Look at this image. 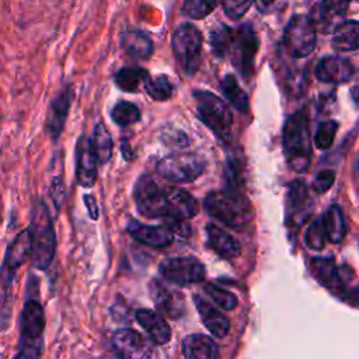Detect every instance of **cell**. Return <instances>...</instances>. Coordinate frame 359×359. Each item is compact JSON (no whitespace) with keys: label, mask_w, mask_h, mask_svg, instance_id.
<instances>
[{"label":"cell","mask_w":359,"mask_h":359,"mask_svg":"<svg viewBox=\"0 0 359 359\" xmlns=\"http://www.w3.org/2000/svg\"><path fill=\"white\" fill-rule=\"evenodd\" d=\"M220 88L226 100L240 112L245 114L248 111V95L238 84V80L234 74H226L220 83Z\"/></svg>","instance_id":"4dcf8cb0"},{"label":"cell","mask_w":359,"mask_h":359,"mask_svg":"<svg viewBox=\"0 0 359 359\" xmlns=\"http://www.w3.org/2000/svg\"><path fill=\"white\" fill-rule=\"evenodd\" d=\"M282 146L287 165L296 172L307 171L313 156V146L306 108L297 109L286 119L282 132Z\"/></svg>","instance_id":"3957f363"},{"label":"cell","mask_w":359,"mask_h":359,"mask_svg":"<svg viewBox=\"0 0 359 359\" xmlns=\"http://www.w3.org/2000/svg\"><path fill=\"white\" fill-rule=\"evenodd\" d=\"M304 243L310 250H314V251H318V250L324 248V245L327 243V236H325V230H324V226H323L321 216L316 217L310 223V226H309V229L306 230V234H304Z\"/></svg>","instance_id":"8d00e7d4"},{"label":"cell","mask_w":359,"mask_h":359,"mask_svg":"<svg viewBox=\"0 0 359 359\" xmlns=\"http://www.w3.org/2000/svg\"><path fill=\"white\" fill-rule=\"evenodd\" d=\"M313 203L307 184L297 178L294 180L286 194V226L289 229V234L296 237L302 224L307 220L311 212Z\"/></svg>","instance_id":"5bb4252c"},{"label":"cell","mask_w":359,"mask_h":359,"mask_svg":"<svg viewBox=\"0 0 359 359\" xmlns=\"http://www.w3.org/2000/svg\"><path fill=\"white\" fill-rule=\"evenodd\" d=\"M73 95H74V91L72 84H65L63 88L49 102V108L45 119V130L53 143L59 140L63 132V128L73 102Z\"/></svg>","instance_id":"9a60e30c"},{"label":"cell","mask_w":359,"mask_h":359,"mask_svg":"<svg viewBox=\"0 0 359 359\" xmlns=\"http://www.w3.org/2000/svg\"><path fill=\"white\" fill-rule=\"evenodd\" d=\"M1 212H3V202H1V198H0V219H1Z\"/></svg>","instance_id":"7dc6e473"},{"label":"cell","mask_w":359,"mask_h":359,"mask_svg":"<svg viewBox=\"0 0 359 359\" xmlns=\"http://www.w3.org/2000/svg\"><path fill=\"white\" fill-rule=\"evenodd\" d=\"M144 88L149 97L154 101H167L174 94V87L170 79L164 74L158 76H147L144 80Z\"/></svg>","instance_id":"d6a6232c"},{"label":"cell","mask_w":359,"mask_h":359,"mask_svg":"<svg viewBox=\"0 0 359 359\" xmlns=\"http://www.w3.org/2000/svg\"><path fill=\"white\" fill-rule=\"evenodd\" d=\"M135 317L153 342L163 345L170 341L171 328L158 313L149 309H139L135 311Z\"/></svg>","instance_id":"cb8c5ba5"},{"label":"cell","mask_w":359,"mask_h":359,"mask_svg":"<svg viewBox=\"0 0 359 359\" xmlns=\"http://www.w3.org/2000/svg\"><path fill=\"white\" fill-rule=\"evenodd\" d=\"M97 158L93 153L90 137L81 136L76 147V181L83 188H91L98 175Z\"/></svg>","instance_id":"e0dca14e"},{"label":"cell","mask_w":359,"mask_h":359,"mask_svg":"<svg viewBox=\"0 0 359 359\" xmlns=\"http://www.w3.org/2000/svg\"><path fill=\"white\" fill-rule=\"evenodd\" d=\"M205 292L223 310H233L237 306L236 294H233L231 292H229L217 285H213V283L206 285Z\"/></svg>","instance_id":"f35d334b"},{"label":"cell","mask_w":359,"mask_h":359,"mask_svg":"<svg viewBox=\"0 0 359 359\" xmlns=\"http://www.w3.org/2000/svg\"><path fill=\"white\" fill-rule=\"evenodd\" d=\"M160 139L164 144L171 147H185L189 142L187 135L182 130L175 129L172 126H165L164 129H161Z\"/></svg>","instance_id":"ab89813d"},{"label":"cell","mask_w":359,"mask_h":359,"mask_svg":"<svg viewBox=\"0 0 359 359\" xmlns=\"http://www.w3.org/2000/svg\"><path fill=\"white\" fill-rule=\"evenodd\" d=\"M158 271L164 279L178 286L202 282L206 276L205 265L194 257H172L160 262Z\"/></svg>","instance_id":"4fadbf2b"},{"label":"cell","mask_w":359,"mask_h":359,"mask_svg":"<svg viewBox=\"0 0 359 359\" xmlns=\"http://www.w3.org/2000/svg\"><path fill=\"white\" fill-rule=\"evenodd\" d=\"M216 7L215 1H206V0H187L182 3L181 13L182 15L192 18V20H202L206 15H209L213 8Z\"/></svg>","instance_id":"74e56055"},{"label":"cell","mask_w":359,"mask_h":359,"mask_svg":"<svg viewBox=\"0 0 359 359\" xmlns=\"http://www.w3.org/2000/svg\"><path fill=\"white\" fill-rule=\"evenodd\" d=\"M323 219V226L325 230L327 241L332 244H338L344 240L345 233H346V226H345V219L341 208L338 205H331L324 215H321Z\"/></svg>","instance_id":"f1b7e54d"},{"label":"cell","mask_w":359,"mask_h":359,"mask_svg":"<svg viewBox=\"0 0 359 359\" xmlns=\"http://www.w3.org/2000/svg\"><path fill=\"white\" fill-rule=\"evenodd\" d=\"M194 98L196 100V114L202 123H205V126H208L217 137L227 140L233 125V114L229 105L216 94L205 90L195 91Z\"/></svg>","instance_id":"52a82bcc"},{"label":"cell","mask_w":359,"mask_h":359,"mask_svg":"<svg viewBox=\"0 0 359 359\" xmlns=\"http://www.w3.org/2000/svg\"><path fill=\"white\" fill-rule=\"evenodd\" d=\"M122 49L137 60H146L153 53V41L147 32L140 29H128L121 36Z\"/></svg>","instance_id":"4316f807"},{"label":"cell","mask_w":359,"mask_h":359,"mask_svg":"<svg viewBox=\"0 0 359 359\" xmlns=\"http://www.w3.org/2000/svg\"><path fill=\"white\" fill-rule=\"evenodd\" d=\"M182 353L187 359H217V344L208 335L191 334L182 341Z\"/></svg>","instance_id":"484cf974"},{"label":"cell","mask_w":359,"mask_h":359,"mask_svg":"<svg viewBox=\"0 0 359 359\" xmlns=\"http://www.w3.org/2000/svg\"><path fill=\"white\" fill-rule=\"evenodd\" d=\"M334 181H335V171L324 170L316 175L311 185L313 191L316 194H324L334 185Z\"/></svg>","instance_id":"7bdbcfd3"},{"label":"cell","mask_w":359,"mask_h":359,"mask_svg":"<svg viewBox=\"0 0 359 359\" xmlns=\"http://www.w3.org/2000/svg\"><path fill=\"white\" fill-rule=\"evenodd\" d=\"M348 3L346 1H321V3H316L313 6L311 14L309 15L314 25H320V28L325 32H328L330 29H335L337 24L335 21H338L341 17H344V14L348 10Z\"/></svg>","instance_id":"d4e9b609"},{"label":"cell","mask_w":359,"mask_h":359,"mask_svg":"<svg viewBox=\"0 0 359 359\" xmlns=\"http://www.w3.org/2000/svg\"><path fill=\"white\" fill-rule=\"evenodd\" d=\"M355 74L353 65L339 56L323 57L316 66V77L321 83L342 84Z\"/></svg>","instance_id":"ac0fdd59"},{"label":"cell","mask_w":359,"mask_h":359,"mask_svg":"<svg viewBox=\"0 0 359 359\" xmlns=\"http://www.w3.org/2000/svg\"><path fill=\"white\" fill-rule=\"evenodd\" d=\"M164 196H165L167 210L170 217L185 222L196 216L199 210V205L188 191L177 187H170L164 189Z\"/></svg>","instance_id":"d6986e66"},{"label":"cell","mask_w":359,"mask_h":359,"mask_svg":"<svg viewBox=\"0 0 359 359\" xmlns=\"http://www.w3.org/2000/svg\"><path fill=\"white\" fill-rule=\"evenodd\" d=\"M126 231L140 244L154 248H164L170 245L174 238L165 226H147L137 220H129Z\"/></svg>","instance_id":"ffe728a7"},{"label":"cell","mask_w":359,"mask_h":359,"mask_svg":"<svg viewBox=\"0 0 359 359\" xmlns=\"http://www.w3.org/2000/svg\"><path fill=\"white\" fill-rule=\"evenodd\" d=\"M112 121L119 126H130L140 119V109L129 101H118L111 111Z\"/></svg>","instance_id":"836d02e7"},{"label":"cell","mask_w":359,"mask_h":359,"mask_svg":"<svg viewBox=\"0 0 359 359\" xmlns=\"http://www.w3.org/2000/svg\"><path fill=\"white\" fill-rule=\"evenodd\" d=\"M133 198L136 202V209L140 215L156 219V217H167V202L164 196V191L154 182V180L149 175H140L133 187Z\"/></svg>","instance_id":"7c38bea8"},{"label":"cell","mask_w":359,"mask_h":359,"mask_svg":"<svg viewBox=\"0 0 359 359\" xmlns=\"http://www.w3.org/2000/svg\"><path fill=\"white\" fill-rule=\"evenodd\" d=\"M84 205L87 208V212H88V216L95 220L98 217V206H97V202L94 199L93 195H84Z\"/></svg>","instance_id":"bcb514c9"},{"label":"cell","mask_w":359,"mask_h":359,"mask_svg":"<svg viewBox=\"0 0 359 359\" xmlns=\"http://www.w3.org/2000/svg\"><path fill=\"white\" fill-rule=\"evenodd\" d=\"M171 48L182 72L192 76L202 63V34L191 22L180 24L171 35Z\"/></svg>","instance_id":"8992f818"},{"label":"cell","mask_w":359,"mask_h":359,"mask_svg":"<svg viewBox=\"0 0 359 359\" xmlns=\"http://www.w3.org/2000/svg\"><path fill=\"white\" fill-rule=\"evenodd\" d=\"M205 210L229 227H244L252 219V209L241 191H212L203 201Z\"/></svg>","instance_id":"277c9868"},{"label":"cell","mask_w":359,"mask_h":359,"mask_svg":"<svg viewBox=\"0 0 359 359\" xmlns=\"http://www.w3.org/2000/svg\"><path fill=\"white\" fill-rule=\"evenodd\" d=\"M310 269L314 278L332 293L341 297H349V293H352L356 297V289L349 287L351 282L353 283L355 280L352 268L346 265L338 266L332 258L316 257L310 261Z\"/></svg>","instance_id":"ba28073f"},{"label":"cell","mask_w":359,"mask_h":359,"mask_svg":"<svg viewBox=\"0 0 359 359\" xmlns=\"http://www.w3.org/2000/svg\"><path fill=\"white\" fill-rule=\"evenodd\" d=\"M39 279L29 272L25 282V299L18 317L20 344H41L45 330V311L38 299Z\"/></svg>","instance_id":"5b68a950"},{"label":"cell","mask_w":359,"mask_h":359,"mask_svg":"<svg viewBox=\"0 0 359 359\" xmlns=\"http://www.w3.org/2000/svg\"><path fill=\"white\" fill-rule=\"evenodd\" d=\"M156 171L171 182H192L205 171V161L196 154L174 153L160 158Z\"/></svg>","instance_id":"30bf717a"},{"label":"cell","mask_w":359,"mask_h":359,"mask_svg":"<svg viewBox=\"0 0 359 359\" xmlns=\"http://www.w3.org/2000/svg\"><path fill=\"white\" fill-rule=\"evenodd\" d=\"M257 50L258 36L251 24H244L237 31H233L227 56H230L231 63L245 79H250L254 73Z\"/></svg>","instance_id":"8fae6325"},{"label":"cell","mask_w":359,"mask_h":359,"mask_svg":"<svg viewBox=\"0 0 359 359\" xmlns=\"http://www.w3.org/2000/svg\"><path fill=\"white\" fill-rule=\"evenodd\" d=\"M49 196L53 202V206H55V210L59 212L60 210V206L65 201V196H66V191H65V182H63V178L60 175H56L52 178L50 181V187H49Z\"/></svg>","instance_id":"60d3db41"},{"label":"cell","mask_w":359,"mask_h":359,"mask_svg":"<svg viewBox=\"0 0 359 359\" xmlns=\"http://www.w3.org/2000/svg\"><path fill=\"white\" fill-rule=\"evenodd\" d=\"M233 29L227 25H219L210 32V48L216 57L224 59L227 57L229 48L231 43Z\"/></svg>","instance_id":"e575fe53"},{"label":"cell","mask_w":359,"mask_h":359,"mask_svg":"<svg viewBox=\"0 0 359 359\" xmlns=\"http://www.w3.org/2000/svg\"><path fill=\"white\" fill-rule=\"evenodd\" d=\"M150 296L160 313L171 318H178L182 314L184 303L182 297L172 290L167 289L160 280L153 279L150 282Z\"/></svg>","instance_id":"44dd1931"},{"label":"cell","mask_w":359,"mask_h":359,"mask_svg":"<svg viewBox=\"0 0 359 359\" xmlns=\"http://www.w3.org/2000/svg\"><path fill=\"white\" fill-rule=\"evenodd\" d=\"M194 303L201 316L202 323L213 337L223 338L224 335H227L230 330V321L220 310L213 307L201 296H194Z\"/></svg>","instance_id":"7402d4cb"},{"label":"cell","mask_w":359,"mask_h":359,"mask_svg":"<svg viewBox=\"0 0 359 359\" xmlns=\"http://www.w3.org/2000/svg\"><path fill=\"white\" fill-rule=\"evenodd\" d=\"M42 352L41 344H18V351L13 359H39Z\"/></svg>","instance_id":"f6af8a7d"},{"label":"cell","mask_w":359,"mask_h":359,"mask_svg":"<svg viewBox=\"0 0 359 359\" xmlns=\"http://www.w3.org/2000/svg\"><path fill=\"white\" fill-rule=\"evenodd\" d=\"M359 22L356 20H348L339 22L332 34V48L338 52H352L358 49Z\"/></svg>","instance_id":"83f0119b"},{"label":"cell","mask_w":359,"mask_h":359,"mask_svg":"<svg viewBox=\"0 0 359 359\" xmlns=\"http://www.w3.org/2000/svg\"><path fill=\"white\" fill-rule=\"evenodd\" d=\"M206 238L210 248L222 258L233 259L241 254L240 243L231 234L213 223L206 226Z\"/></svg>","instance_id":"603a6c76"},{"label":"cell","mask_w":359,"mask_h":359,"mask_svg":"<svg viewBox=\"0 0 359 359\" xmlns=\"http://www.w3.org/2000/svg\"><path fill=\"white\" fill-rule=\"evenodd\" d=\"M252 4H254L252 1H234V0H227V1H223V3H222V7H223L224 14H226L229 18L237 20V18H241Z\"/></svg>","instance_id":"b9f144b4"},{"label":"cell","mask_w":359,"mask_h":359,"mask_svg":"<svg viewBox=\"0 0 359 359\" xmlns=\"http://www.w3.org/2000/svg\"><path fill=\"white\" fill-rule=\"evenodd\" d=\"M149 72L142 67H122L115 73V84L126 93H136L144 80L147 79Z\"/></svg>","instance_id":"1f68e13d"},{"label":"cell","mask_w":359,"mask_h":359,"mask_svg":"<svg viewBox=\"0 0 359 359\" xmlns=\"http://www.w3.org/2000/svg\"><path fill=\"white\" fill-rule=\"evenodd\" d=\"M3 119V114H1V108H0V121Z\"/></svg>","instance_id":"c3c4849f"},{"label":"cell","mask_w":359,"mask_h":359,"mask_svg":"<svg viewBox=\"0 0 359 359\" xmlns=\"http://www.w3.org/2000/svg\"><path fill=\"white\" fill-rule=\"evenodd\" d=\"M111 344L119 359H153L150 345L139 332L130 328L115 331Z\"/></svg>","instance_id":"2e32d148"},{"label":"cell","mask_w":359,"mask_h":359,"mask_svg":"<svg viewBox=\"0 0 359 359\" xmlns=\"http://www.w3.org/2000/svg\"><path fill=\"white\" fill-rule=\"evenodd\" d=\"M317 43V27L306 14L293 15L283 32V45L289 55L296 59L307 57Z\"/></svg>","instance_id":"9c48e42d"},{"label":"cell","mask_w":359,"mask_h":359,"mask_svg":"<svg viewBox=\"0 0 359 359\" xmlns=\"http://www.w3.org/2000/svg\"><path fill=\"white\" fill-rule=\"evenodd\" d=\"M164 226L172 234V237L178 236V237H182V238H187L191 233V229L187 224V222L178 220V219H174V217H170V216L164 217Z\"/></svg>","instance_id":"ee69618b"},{"label":"cell","mask_w":359,"mask_h":359,"mask_svg":"<svg viewBox=\"0 0 359 359\" xmlns=\"http://www.w3.org/2000/svg\"><path fill=\"white\" fill-rule=\"evenodd\" d=\"M338 130V122L334 119H327L318 123L314 135V144L320 150L330 149L334 143L335 133Z\"/></svg>","instance_id":"d590c367"},{"label":"cell","mask_w":359,"mask_h":359,"mask_svg":"<svg viewBox=\"0 0 359 359\" xmlns=\"http://www.w3.org/2000/svg\"><path fill=\"white\" fill-rule=\"evenodd\" d=\"M28 259L35 269L48 271L56 255V231L49 206L42 196L35 198L29 208Z\"/></svg>","instance_id":"6da1fadb"},{"label":"cell","mask_w":359,"mask_h":359,"mask_svg":"<svg viewBox=\"0 0 359 359\" xmlns=\"http://www.w3.org/2000/svg\"><path fill=\"white\" fill-rule=\"evenodd\" d=\"M90 144L98 164H105L111 160L114 142L107 126L102 122L95 125L93 135L90 137Z\"/></svg>","instance_id":"f546056e"},{"label":"cell","mask_w":359,"mask_h":359,"mask_svg":"<svg viewBox=\"0 0 359 359\" xmlns=\"http://www.w3.org/2000/svg\"><path fill=\"white\" fill-rule=\"evenodd\" d=\"M29 254V234L27 227L20 230L6 247L0 264V330H7L13 314V287L18 269Z\"/></svg>","instance_id":"7a4b0ae2"}]
</instances>
